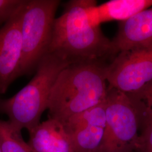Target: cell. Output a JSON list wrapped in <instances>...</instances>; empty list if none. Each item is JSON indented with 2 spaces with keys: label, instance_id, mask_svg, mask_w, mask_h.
<instances>
[{
  "label": "cell",
  "instance_id": "cell-1",
  "mask_svg": "<svg viewBox=\"0 0 152 152\" xmlns=\"http://www.w3.org/2000/svg\"><path fill=\"white\" fill-rule=\"evenodd\" d=\"M92 1L71 0L65 4L62 14L55 19L48 53L71 63L102 61L117 55L112 41L88 21L87 9Z\"/></svg>",
  "mask_w": 152,
  "mask_h": 152
},
{
  "label": "cell",
  "instance_id": "cell-2",
  "mask_svg": "<svg viewBox=\"0 0 152 152\" xmlns=\"http://www.w3.org/2000/svg\"><path fill=\"white\" fill-rule=\"evenodd\" d=\"M107 66L102 61L71 63L60 72L49 99V118L64 124L104 102L108 94Z\"/></svg>",
  "mask_w": 152,
  "mask_h": 152
},
{
  "label": "cell",
  "instance_id": "cell-3",
  "mask_svg": "<svg viewBox=\"0 0 152 152\" xmlns=\"http://www.w3.org/2000/svg\"><path fill=\"white\" fill-rule=\"evenodd\" d=\"M70 64L56 55L47 53L26 86L11 98L0 100V112L7 115L8 121L18 130L26 129L30 132L41 123L56 80Z\"/></svg>",
  "mask_w": 152,
  "mask_h": 152
},
{
  "label": "cell",
  "instance_id": "cell-4",
  "mask_svg": "<svg viewBox=\"0 0 152 152\" xmlns=\"http://www.w3.org/2000/svg\"><path fill=\"white\" fill-rule=\"evenodd\" d=\"M146 108L140 100L108 86L105 127L96 152H135Z\"/></svg>",
  "mask_w": 152,
  "mask_h": 152
},
{
  "label": "cell",
  "instance_id": "cell-5",
  "mask_svg": "<svg viewBox=\"0 0 152 152\" xmlns=\"http://www.w3.org/2000/svg\"><path fill=\"white\" fill-rule=\"evenodd\" d=\"M59 0H26L22 8L20 27L22 60L20 75L36 70L48 53Z\"/></svg>",
  "mask_w": 152,
  "mask_h": 152
},
{
  "label": "cell",
  "instance_id": "cell-6",
  "mask_svg": "<svg viewBox=\"0 0 152 152\" xmlns=\"http://www.w3.org/2000/svg\"><path fill=\"white\" fill-rule=\"evenodd\" d=\"M108 86L132 94L152 81V45L121 51L107 66Z\"/></svg>",
  "mask_w": 152,
  "mask_h": 152
},
{
  "label": "cell",
  "instance_id": "cell-7",
  "mask_svg": "<svg viewBox=\"0 0 152 152\" xmlns=\"http://www.w3.org/2000/svg\"><path fill=\"white\" fill-rule=\"evenodd\" d=\"M105 100L70 118L63 125L71 140L72 152H96L105 127Z\"/></svg>",
  "mask_w": 152,
  "mask_h": 152
},
{
  "label": "cell",
  "instance_id": "cell-8",
  "mask_svg": "<svg viewBox=\"0 0 152 152\" xmlns=\"http://www.w3.org/2000/svg\"><path fill=\"white\" fill-rule=\"evenodd\" d=\"M23 6L0 28V94H5L11 83L21 76Z\"/></svg>",
  "mask_w": 152,
  "mask_h": 152
},
{
  "label": "cell",
  "instance_id": "cell-9",
  "mask_svg": "<svg viewBox=\"0 0 152 152\" xmlns=\"http://www.w3.org/2000/svg\"><path fill=\"white\" fill-rule=\"evenodd\" d=\"M112 42L117 53L152 45V7L121 22Z\"/></svg>",
  "mask_w": 152,
  "mask_h": 152
},
{
  "label": "cell",
  "instance_id": "cell-10",
  "mask_svg": "<svg viewBox=\"0 0 152 152\" xmlns=\"http://www.w3.org/2000/svg\"><path fill=\"white\" fill-rule=\"evenodd\" d=\"M152 7V0H111L97 5L93 0L87 9V17L94 27L105 22H125L140 12Z\"/></svg>",
  "mask_w": 152,
  "mask_h": 152
},
{
  "label": "cell",
  "instance_id": "cell-11",
  "mask_svg": "<svg viewBox=\"0 0 152 152\" xmlns=\"http://www.w3.org/2000/svg\"><path fill=\"white\" fill-rule=\"evenodd\" d=\"M29 134L28 144L35 152H72L69 136L57 120L49 118Z\"/></svg>",
  "mask_w": 152,
  "mask_h": 152
},
{
  "label": "cell",
  "instance_id": "cell-12",
  "mask_svg": "<svg viewBox=\"0 0 152 152\" xmlns=\"http://www.w3.org/2000/svg\"><path fill=\"white\" fill-rule=\"evenodd\" d=\"M0 146L2 152H35L9 121L0 120Z\"/></svg>",
  "mask_w": 152,
  "mask_h": 152
},
{
  "label": "cell",
  "instance_id": "cell-13",
  "mask_svg": "<svg viewBox=\"0 0 152 152\" xmlns=\"http://www.w3.org/2000/svg\"><path fill=\"white\" fill-rule=\"evenodd\" d=\"M135 152H152V116L145 113Z\"/></svg>",
  "mask_w": 152,
  "mask_h": 152
},
{
  "label": "cell",
  "instance_id": "cell-14",
  "mask_svg": "<svg viewBox=\"0 0 152 152\" xmlns=\"http://www.w3.org/2000/svg\"><path fill=\"white\" fill-rule=\"evenodd\" d=\"M26 0H0V24L6 23L14 16Z\"/></svg>",
  "mask_w": 152,
  "mask_h": 152
},
{
  "label": "cell",
  "instance_id": "cell-15",
  "mask_svg": "<svg viewBox=\"0 0 152 152\" xmlns=\"http://www.w3.org/2000/svg\"><path fill=\"white\" fill-rule=\"evenodd\" d=\"M130 95L142 101L145 106L146 113L152 116V81L137 92Z\"/></svg>",
  "mask_w": 152,
  "mask_h": 152
},
{
  "label": "cell",
  "instance_id": "cell-16",
  "mask_svg": "<svg viewBox=\"0 0 152 152\" xmlns=\"http://www.w3.org/2000/svg\"><path fill=\"white\" fill-rule=\"evenodd\" d=\"M0 152H2V150H1V146H0Z\"/></svg>",
  "mask_w": 152,
  "mask_h": 152
}]
</instances>
